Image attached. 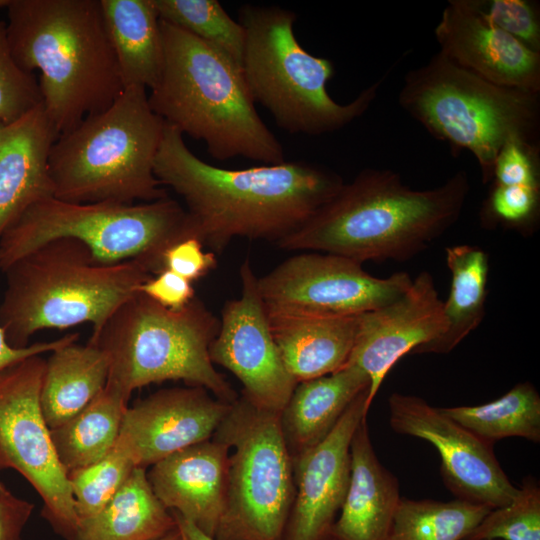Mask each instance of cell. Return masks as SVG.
<instances>
[{"mask_svg": "<svg viewBox=\"0 0 540 540\" xmlns=\"http://www.w3.org/2000/svg\"><path fill=\"white\" fill-rule=\"evenodd\" d=\"M359 316L268 317L284 366L297 383L334 373L346 365Z\"/></svg>", "mask_w": 540, "mask_h": 540, "instance_id": "obj_24", "label": "cell"}, {"mask_svg": "<svg viewBox=\"0 0 540 540\" xmlns=\"http://www.w3.org/2000/svg\"><path fill=\"white\" fill-rule=\"evenodd\" d=\"M164 125L148 103L147 89L125 87L107 109L54 142L49 156L54 197L126 204L168 197L154 173Z\"/></svg>", "mask_w": 540, "mask_h": 540, "instance_id": "obj_6", "label": "cell"}, {"mask_svg": "<svg viewBox=\"0 0 540 540\" xmlns=\"http://www.w3.org/2000/svg\"><path fill=\"white\" fill-rule=\"evenodd\" d=\"M138 292L170 310H181L195 298L192 282L163 269L142 283Z\"/></svg>", "mask_w": 540, "mask_h": 540, "instance_id": "obj_40", "label": "cell"}, {"mask_svg": "<svg viewBox=\"0 0 540 540\" xmlns=\"http://www.w3.org/2000/svg\"><path fill=\"white\" fill-rule=\"evenodd\" d=\"M470 190L466 171L443 184L412 189L389 169L362 170L297 230L284 250L339 255L358 263L402 262L423 251L459 219Z\"/></svg>", "mask_w": 540, "mask_h": 540, "instance_id": "obj_2", "label": "cell"}, {"mask_svg": "<svg viewBox=\"0 0 540 540\" xmlns=\"http://www.w3.org/2000/svg\"><path fill=\"white\" fill-rule=\"evenodd\" d=\"M42 104L39 82L15 60L0 19V123H10Z\"/></svg>", "mask_w": 540, "mask_h": 540, "instance_id": "obj_35", "label": "cell"}, {"mask_svg": "<svg viewBox=\"0 0 540 540\" xmlns=\"http://www.w3.org/2000/svg\"><path fill=\"white\" fill-rule=\"evenodd\" d=\"M279 414L238 397L213 437L229 453L226 507L214 540H283L294 499Z\"/></svg>", "mask_w": 540, "mask_h": 540, "instance_id": "obj_11", "label": "cell"}, {"mask_svg": "<svg viewBox=\"0 0 540 540\" xmlns=\"http://www.w3.org/2000/svg\"><path fill=\"white\" fill-rule=\"evenodd\" d=\"M154 173L163 187L183 198L195 238L215 255L236 237L277 243L344 184L335 172L305 161L246 169L211 165L196 156L183 134L167 123Z\"/></svg>", "mask_w": 540, "mask_h": 540, "instance_id": "obj_1", "label": "cell"}, {"mask_svg": "<svg viewBox=\"0 0 540 540\" xmlns=\"http://www.w3.org/2000/svg\"><path fill=\"white\" fill-rule=\"evenodd\" d=\"M78 338V333H73L64 335L53 341L39 342L26 347L17 348L13 347L8 342L5 332L0 326V372L21 360L31 356L52 352L67 343L77 341Z\"/></svg>", "mask_w": 540, "mask_h": 540, "instance_id": "obj_42", "label": "cell"}, {"mask_svg": "<svg viewBox=\"0 0 540 540\" xmlns=\"http://www.w3.org/2000/svg\"><path fill=\"white\" fill-rule=\"evenodd\" d=\"M389 422L399 434L428 441L439 452L440 474L456 499L491 509L509 504L517 495L488 443L424 399L393 393L388 399Z\"/></svg>", "mask_w": 540, "mask_h": 540, "instance_id": "obj_14", "label": "cell"}, {"mask_svg": "<svg viewBox=\"0 0 540 540\" xmlns=\"http://www.w3.org/2000/svg\"><path fill=\"white\" fill-rule=\"evenodd\" d=\"M194 237L186 210L165 197L140 204L72 203L54 196L26 209L0 237V269L52 240L75 239L97 262L139 261L155 275L173 243Z\"/></svg>", "mask_w": 540, "mask_h": 540, "instance_id": "obj_10", "label": "cell"}, {"mask_svg": "<svg viewBox=\"0 0 540 540\" xmlns=\"http://www.w3.org/2000/svg\"><path fill=\"white\" fill-rule=\"evenodd\" d=\"M240 277L241 296L225 304L210 358L239 379L242 396L252 404L280 413L297 382L281 359L249 259L241 265Z\"/></svg>", "mask_w": 540, "mask_h": 540, "instance_id": "obj_15", "label": "cell"}, {"mask_svg": "<svg viewBox=\"0 0 540 540\" xmlns=\"http://www.w3.org/2000/svg\"><path fill=\"white\" fill-rule=\"evenodd\" d=\"M484 15L498 28L540 53L538 5L528 0H476Z\"/></svg>", "mask_w": 540, "mask_h": 540, "instance_id": "obj_37", "label": "cell"}, {"mask_svg": "<svg viewBox=\"0 0 540 540\" xmlns=\"http://www.w3.org/2000/svg\"><path fill=\"white\" fill-rule=\"evenodd\" d=\"M245 31L241 70L255 103L291 134L319 136L338 131L361 117L385 80L340 104L328 93L333 63L305 50L296 38L295 12L279 6L244 4L239 20Z\"/></svg>", "mask_w": 540, "mask_h": 540, "instance_id": "obj_8", "label": "cell"}, {"mask_svg": "<svg viewBox=\"0 0 540 540\" xmlns=\"http://www.w3.org/2000/svg\"><path fill=\"white\" fill-rule=\"evenodd\" d=\"M158 540H181V534L178 527H176L163 537L159 538Z\"/></svg>", "mask_w": 540, "mask_h": 540, "instance_id": "obj_44", "label": "cell"}, {"mask_svg": "<svg viewBox=\"0 0 540 540\" xmlns=\"http://www.w3.org/2000/svg\"><path fill=\"white\" fill-rule=\"evenodd\" d=\"M10 0H0V8L7 7Z\"/></svg>", "mask_w": 540, "mask_h": 540, "instance_id": "obj_46", "label": "cell"}, {"mask_svg": "<svg viewBox=\"0 0 540 540\" xmlns=\"http://www.w3.org/2000/svg\"><path fill=\"white\" fill-rule=\"evenodd\" d=\"M540 148L509 141L497 155L492 181L504 186L539 187Z\"/></svg>", "mask_w": 540, "mask_h": 540, "instance_id": "obj_38", "label": "cell"}, {"mask_svg": "<svg viewBox=\"0 0 540 540\" xmlns=\"http://www.w3.org/2000/svg\"><path fill=\"white\" fill-rule=\"evenodd\" d=\"M67 343L45 360L40 405L49 429L56 428L86 407L106 386V354L88 341Z\"/></svg>", "mask_w": 540, "mask_h": 540, "instance_id": "obj_26", "label": "cell"}, {"mask_svg": "<svg viewBox=\"0 0 540 540\" xmlns=\"http://www.w3.org/2000/svg\"><path fill=\"white\" fill-rule=\"evenodd\" d=\"M6 8L13 56L41 72L42 106L59 135L122 93L100 0H10Z\"/></svg>", "mask_w": 540, "mask_h": 540, "instance_id": "obj_3", "label": "cell"}, {"mask_svg": "<svg viewBox=\"0 0 540 540\" xmlns=\"http://www.w3.org/2000/svg\"><path fill=\"white\" fill-rule=\"evenodd\" d=\"M7 491H8V490H7V488L5 487V485H4L2 482H0V496H1L2 494H4L5 492H7Z\"/></svg>", "mask_w": 540, "mask_h": 540, "instance_id": "obj_45", "label": "cell"}, {"mask_svg": "<svg viewBox=\"0 0 540 540\" xmlns=\"http://www.w3.org/2000/svg\"><path fill=\"white\" fill-rule=\"evenodd\" d=\"M491 510L459 499L442 502L401 497L387 540H465Z\"/></svg>", "mask_w": 540, "mask_h": 540, "instance_id": "obj_31", "label": "cell"}, {"mask_svg": "<svg viewBox=\"0 0 540 540\" xmlns=\"http://www.w3.org/2000/svg\"><path fill=\"white\" fill-rule=\"evenodd\" d=\"M229 448L212 437L152 465L147 478L160 502L215 537L226 507Z\"/></svg>", "mask_w": 540, "mask_h": 540, "instance_id": "obj_20", "label": "cell"}, {"mask_svg": "<svg viewBox=\"0 0 540 540\" xmlns=\"http://www.w3.org/2000/svg\"><path fill=\"white\" fill-rule=\"evenodd\" d=\"M44 369L42 355H35L0 372V470L20 473L40 495L53 530L73 540L79 519L40 405Z\"/></svg>", "mask_w": 540, "mask_h": 540, "instance_id": "obj_12", "label": "cell"}, {"mask_svg": "<svg viewBox=\"0 0 540 540\" xmlns=\"http://www.w3.org/2000/svg\"><path fill=\"white\" fill-rule=\"evenodd\" d=\"M368 391L352 401L320 443L292 459L295 492L283 540H332L349 485L351 440L370 407Z\"/></svg>", "mask_w": 540, "mask_h": 540, "instance_id": "obj_16", "label": "cell"}, {"mask_svg": "<svg viewBox=\"0 0 540 540\" xmlns=\"http://www.w3.org/2000/svg\"><path fill=\"white\" fill-rule=\"evenodd\" d=\"M445 329L443 301L438 297L433 277L424 271L396 300L360 315L346 365H353L368 376L369 405L395 363L440 337Z\"/></svg>", "mask_w": 540, "mask_h": 540, "instance_id": "obj_18", "label": "cell"}, {"mask_svg": "<svg viewBox=\"0 0 540 540\" xmlns=\"http://www.w3.org/2000/svg\"><path fill=\"white\" fill-rule=\"evenodd\" d=\"M58 136L42 104L0 123V237L31 205L54 196L49 156Z\"/></svg>", "mask_w": 540, "mask_h": 540, "instance_id": "obj_21", "label": "cell"}, {"mask_svg": "<svg viewBox=\"0 0 540 540\" xmlns=\"http://www.w3.org/2000/svg\"><path fill=\"white\" fill-rule=\"evenodd\" d=\"M136 468L115 446L99 461L67 472L79 521L100 512Z\"/></svg>", "mask_w": 540, "mask_h": 540, "instance_id": "obj_33", "label": "cell"}, {"mask_svg": "<svg viewBox=\"0 0 540 540\" xmlns=\"http://www.w3.org/2000/svg\"><path fill=\"white\" fill-rule=\"evenodd\" d=\"M128 401L121 390L107 382L80 412L50 429L58 460L66 472L91 465L112 450Z\"/></svg>", "mask_w": 540, "mask_h": 540, "instance_id": "obj_29", "label": "cell"}, {"mask_svg": "<svg viewBox=\"0 0 540 540\" xmlns=\"http://www.w3.org/2000/svg\"><path fill=\"white\" fill-rule=\"evenodd\" d=\"M159 19L184 30L241 67L245 31L217 0H153Z\"/></svg>", "mask_w": 540, "mask_h": 540, "instance_id": "obj_32", "label": "cell"}, {"mask_svg": "<svg viewBox=\"0 0 540 540\" xmlns=\"http://www.w3.org/2000/svg\"><path fill=\"white\" fill-rule=\"evenodd\" d=\"M439 52L492 83L540 93V53L494 25L476 0H449L434 29Z\"/></svg>", "mask_w": 540, "mask_h": 540, "instance_id": "obj_19", "label": "cell"}, {"mask_svg": "<svg viewBox=\"0 0 540 540\" xmlns=\"http://www.w3.org/2000/svg\"><path fill=\"white\" fill-rule=\"evenodd\" d=\"M411 283L405 272L378 278L354 260L313 251L257 278L268 317L359 316L396 300Z\"/></svg>", "mask_w": 540, "mask_h": 540, "instance_id": "obj_13", "label": "cell"}, {"mask_svg": "<svg viewBox=\"0 0 540 540\" xmlns=\"http://www.w3.org/2000/svg\"><path fill=\"white\" fill-rule=\"evenodd\" d=\"M480 439L494 444L508 437L540 441V396L530 382L518 383L500 398L477 406L440 407Z\"/></svg>", "mask_w": 540, "mask_h": 540, "instance_id": "obj_30", "label": "cell"}, {"mask_svg": "<svg viewBox=\"0 0 540 540\" xmlns=\"http://www.w3.org/2000/svg\"><path fill=\"white\" fill-rule=\"evenodd\" d=\"M465 540H540V487L525 479L515 498L492 509Z\"/></svg>", "mask_w": 540, "mask_h": 540, "instance_id": "obj_34", "label": "cell"}, {"mask_svg": "<svg viewBox=\"0 0 540 540\" xmlns=\"http://www.w3.org/2000/svg\"><path fill=\"white\" fill-rule=\"evenodd\" d=\"M6 289L0 326L17 348L43 329L89 323L98 332L110 316L153 274L139 261L97 262L71 238L52 240L19 258L4 271Z\"/></svg>", "mask_w": 540, "mask_h": 540, "instance_id": "obj_5", "label": "cell"}, {"mask_svg": "<svg viewBox=\"0 0 540 540\" xmlns=\"http://www.w3.org/2000/svg\"><path fill=\"white\" fill-rule=\"evenodd\" d=\"M219 326V320L196 298L174 311L138 292L89 342L108 358L107 382L127 398L153 383L182 380L232 403L238 395L214 368L209 353Z\"/></svg>", "mask_w": 540, "mask_h": 540, "instance_id": "obj_9", "label": "cell"}, {"mask_svg": "<svg viewBox=\"0 0 540 540\" xmlns=\"http://www.w3.org/2000/svg\"><path fill=\"white\" fill-rule=\"evenodd\" d=\"M34 505L9 490L0 496V540H21Z\"/></svg>", "mask_w": 540, "mask_h": 540, "instance_id": "obj_41", "label": "cell"}, {"mask_svg": "<svg viewBox=\"0 0 540 540\" xmlns=\"http://www.w3.org/2000/svg\"><path fill=\"white\" fill-rule=\"evenodd\" d=\"M176 527L146 468L136 467L100 512L79 521L73 540H158Z\"/></svg>", "mask_w": 540, "mask_h": 540, "instance_id": "obj_27", "label": "cell"}, {"mask_svg": "<svg viewBox=\"0 0 540 540\" xmlns=\"http://www.w3.org/2000/svg\"><path fill=\"white\" fill-rule=\"evenodd\" d=\"M400 498L399 482L379 461L364 416L351 440L349 485L332 540H387Z\"/></svg>", "mask_w": 540, "mask_h": 540, "instance_id": "obj_22", "label": "cell"}, {"mask_svg": "<svg viewBox=\"0 0 540 540\" xmlns=\"http://www.w3.org/2000/svg\"><path fill=\"white\" fill-rule=\"evenodd\" d=\"M100 3L124 87L152 89L164 65L160 19L153 0H100Z\"/></svg>", "mask_w": 540, "mask_h": 540, "instance_id": "obj_25", "label": "cell"}, {"mask_svg": "<svg viewBox=\"0 0 540 540\" xmlns=\"http://www.w3.org/2000/svg\"><path fill=\"white\" fill-rule=\"evenodd\" d=\"M164 65L148 103L165 123L203 141L216 160H285L283 146L256 110L241 67L219 51L160 20Z\"/></svg>", "mask_w": 540, "mask_h": 540, "instance_id": "obj_4", "label": "cell"}, {"mask_svg": "<svg viewBox=\"0 0 540 540\" xmlns=\"http://www.w3.org/2000/svg\"><path fill=\"white\" fill-rule=\"evenodd\" d=\"M175 518L177 527L181 534V540H214L201 530H199L192 522L181 516L175 511H171Z\"/></svg>", "mask_w": 540, "mask_h": 540, "instance_id": "obj_43", "label": "cell"}, {"mask_svg": "<svg viewBox=\"0 0 540 540\" xmlns=\"http://www.w3.org/2000/svg\"><path fill=\"white\" fill-rule=\"evenodd\" d=\"M195 237L183 238L169 246L162 255V268L193 282L216 267V255L203 249Z\"/></svg>", "mask_w": 540, "mask_h": 540, "instance_id": "obj_39", "label": "cell"}, {"mask_svg": "<svg viewBox=\"0 0 540 540\" xmlns=\"http://www.w3.org/2000/svg\"><path fill=\"white\" fill-rule=\"evenodd\" d=\"M231 404L198 386L160 390L127 408L114 446L136 467L147 468L211 439Z\"/></svg>", "mask_w": 540, "mask_h": 540, "instance_id": "obj_17", "label": "cell"}, {"mask_svg": "<svg viewBox=\"0 0 540 540\" xmlns=\"http://www.w3.org/2000/svg\"><path fill=\"white\" fill-rule=\"evenodd\" d=\"M539 200V187L493 183L483 206V221L502 223L511 228L527 227L536 220Z\"/></svg>", "mask_w": 540, "mask_h": 540, "instance_id": "obj_36", "label": "cell"}, {"mask_svg": "<svg viewBox=\"0 0 540 540\" xmlns=\"http://www.w3.org/2000/svg\"><path fill=\"white\" fill-rule=\"evenodd\" d=\"M398 103L455 155L470 152L483 183L507 142L540 148V93L487 81L439 51L405 75Z\"/></svg>", "mask_w": 540, "mask_h": 540, "instance_id": "obj_7", "label": "cell"}, {"mask_svg": "<svg viewBox=\"0 0 540 540\" xmlns=\"http://www.w3.org/2000/svg\"><path fill=\"white\" fill-rule=\"evenodd\" d=\"M446 263L452 276L449 297L443 302L446 329L411 354L449 353L484 317L489 272L486 252L473 245L452 246L446 248Z\"/></svg>", "mask_w": 540, "mask_h": 540, "instance_id": "obj_28", "label": "cell"}, {"mask_svg": "<svg viewBox=\"0 0 540 540\" xmlns=\"http://www.w3.org/2000/svg\"><path fill=\"white\" fill-rule=\"evenodd\" d=\"M369 385L368 376L353 365L297 383L279 414L281 433L291 458L320 443Z\"/></svg>", "mask_w": 540, "mask_h": 540, "instance_id": "obj_23", "label": "cell"}]
</instances>
